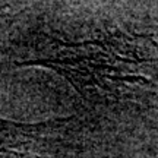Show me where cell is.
<instances>
[{
  "label": "cell",
  "instance_id": "cell-1",
  "mask_svg": "<svg viewBox=\"0 0 158 158\" xmlns=\"http://www.w3.org/2000/svg\"><path fill=\"white\" fill-rule=\"evenodd\" d=\"M64 122L13 123L0 118V158H66L73 147Z\"/></svg>",
  "mask_w": 158,
  "mask_h": 158
}]
</instances>
